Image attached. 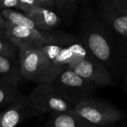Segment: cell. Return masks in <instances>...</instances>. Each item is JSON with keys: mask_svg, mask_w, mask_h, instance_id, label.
Returning a JSON list of instances; mask_svg holds the SVG:
<instances>
[{"mask_svg": "<svg viewBox=\"0 0 127 127\" xmlns=\"http://www.w3.org/2000/svg\"><path fill=\"white\" fill-rule=\"evenodd\" d=\"M37 1L42 7L48 8L52 10L56 7L53 0H37Z\"/></svg>", "mask_w": 127, "mask_h": 127, "instance_id": "obj_20", "label": "cell"}, {"mask_svg": "<svg viewBox=\"0 0 127 127\" xmlns=\"http://www.w3.org/2000/svg\"><path fill=\"white\" fill-rule=\"evenodd\" d=\"M70 68L78 76L93 84L105 86L110 85L112 82L109 72L103 65L87 57Z\"/></svg>", "mask_w": 127, "mask_h": 127, "instance_id": "obj_7", "label": "cell"}, {"mask_svg": "<svg viewBox=\"0 0 127 127\" xmlns=\"http://www.w3.org/2000/svg\"><path fill=\"white\" fill-rule=\"evenodd\" d=\"M87 44L89 48L93 55L101 61H106L109 60L111 50L106 39L98 33H92L89 34Z\"/></svg>", "mask_w": 127, "mask_h": 127, "instance_id": "obj_11", "label": "cell"}, {"mask_svg": "<svg viewBox=\"0 0 127 127\" xmlns=\"http://www.w3.org/2000/svg\"><path fill=\"white\" fill-rule=\"evenodd\" d=\"M51 83L74 107L92 93L93 83L80 77L69 68H63Z\"/></svg>", "mask_w": 127, "mask_h": 127, "instance_id": "obj_4", "label": "cell"}, {"mask_svg": "<svg viewBox=\"0 0 127 127\" xmlns=\"http://www.w3.org/2000/svg\"><path fill=\"white\" fill-rule=\"evenodd\" d=\"M45 127H95L79 116L74 110L51 114Z\"/></svg>", "mask_w": 127, "mask_h": 127, "instance_id": "obj_10", "label": "cell"}, {"mask_svg": "<svg viewBox=\"0 0 127 127\" xmlns=\"http://www.w3.org/2000/svg\"><path fill=\"white\" fill-rule=\"evenodd\" d=\"M4 36L15 46L29 45L40 48L48 44L70 42L67 36L44 30H33L14 25L6 21Z\"/></svg>", "mask_w": 127, "mask_h": 127, "instance_id": "obj_5", "label": "cell"}, {"mask_svg": "<svg viewBox=\"0 0 127 127\" xmlns=\"http://www.w3.org/2000/svg\"><path fill=\"white\" fill-rule=\"evenodd\" d=\"M28 98L35 116L70 112L74 108L58 92L51 83L39 84L31 92Z\"/></svg>", "mask_w": 127, "mask_h": 127, "instance_id": "obj_2", "label": "cell"}, {"mask_svg": "<svg viewBox=\"0 0 127 127\" xmlns=\"http://www.w3.org/2000/svg\"><path fill=\"white\" fill-rule=\"evenodd\" d=\"M19 81L0 77V108L9 106L22 95L18 90Z\"/></svg>", "mask_w": 127, "mask_h": 127, "instance_id": "obj_12", "label": "cell"}, {"mask_svg": "<svg viewBox=\"0 0 127 127\" xmlns=\"http://www.w3.org/2000/svg\"><path fill=\"white\" fill-rule=\"evenodd\" d=\"M1 10L4 19L10 23L29 29L39 30L33 20L25 13H22L13 9H1Z\"/></svg>", "mask_w": 127, "mask_h": 127, "instance_id": "obj_15", "label": "cell"}, {"mask_svg": "<svg viewBox=\"0 0 127 127\" xmlns=\"http://www.w3.org/2000/svg\"><path fill=\"white\" fill-rule=\"evenodd\" d=\"M24 13L33 20L39 30H51L60 22V17L56 13L42 6L30 8Z\"/></svg>", "mask_w": 127, "mask_h": 127, "instance_id": "obj_9", "label": "cell"}, {"mask_svg": "<svg viewBox=\"0 0 127 127\" xmlns=\"http://www.w3.org/2000/svg\"><path fill=\"white\" fill-rule=\"evenodd\" d=\"M53 1L55 4V6H57L61 9L71 8L77 1V0H53Z\"/></svg>", "mask_w": 127, "mask_h": 127, "instance_id": "obj_19", "label": "cell"}, {"mask_svg": "<svg viewBox=\"0 0 127 127\" xmlns=\"http://www.w3.org/2000/svg\"><path fill=\"white\" fill-rule=\"evenodd\" d=\"M19 2V4L21 6V10H22L24 13L29 10L30 8L41 6L37 0H18Z\"/></svg>", "mask_w": 127, "mask_h": 127, "instance_id": "obj_17", "label": "cell"}, {"mask_svg": "<svg viewBox=\"0 0 127 127\" xmlns=\"http://www.w3.org/2000/svg\"><path fill=\"white\" fill-rule=\"evenodd\" d=\"M18 57L22 78L39 84L51 83L61 71L39 48L19 45Z\"/></svg>", "mask_w": 127, "mask_h": 127, "instance_id": "obj_1", "label": "cell"}, {"mask_svg": "<svg viewBox=\"0 0 127 127\" xmlns=\"http://www.w3.org/2000/svg\"><path fill=\"white\" fill-rule=\"evenodd\" d=\"M13 7L21 9L18 0H0V9H12Z\"/></svg>", "mask_w": 127, "mask_h": 127, "instance_id": "obj_18", "label": "cell"}, {"mask_svg": "<svg viewBox=\"0 0 127 127\" xmlns=\"http://www.w3.org/2000/svg\"><path fill=\"white\" fill-rule=\"evenodd\" d=\"M54 43L40 47L41 51L58 68H71L74 65L86 57V52L77 43Z\"/></svg>", "mask_w": 127, "mask_h": 127, "instance_id": "obj_6", "label": "cell"}, {"mask_svg": "<svg viewBox=\"0 0 127 127\" xmlns=\"http://www.w3.org/2000/svg\"><path fill=\"white\" fill-rule=\"evenodd\" d=\"M5 22H6V20L3 17L1 10L0 9V37H5L4 36V33H5V31H6Z\"/></svg>", "mask_w": 127, "mask_h": 127, "instance_id": "obj_21", "label": "cell"}, {"mask_svg": "<svg viewBox=\"0 0 127 127\" xmlns=\"http://www.w3.org/2000/svg\"><path fill=\"white\" fill-rule=\"evenodd\" d=\"M18 48L5 37H0V55L7 57H16Z\"/></svg>", "mask_w": 127, "mask_h": 127, "instance_id": "obj_16", "label": "cell"}, {"mask_svg": "<svg viewBox=\"0 0 127 127\" xmlns=\"http://www.w3.org/2000/svg\"><path fill=\"white\" fill-rule=\"evenodd\" d=\"M31 116L35 114L28 96L21 95L0 113V127H16Z\"/></svg>", "mask_w": 127, "mask_h": 127, "instance_id": "obj_8", "label": "cell"}, {"mask_svg": "<svg viewBox=\"0 0 127 127\" xmlns=\"http://www.w3.org/2000/svg\"></svg>", "mask_w": 127, "mask_h": 127, "instance_id": "obj_24", "label": "cell"}, {"mask_svg": "<svg viewBox=\"0 0 127 127\" xmlns=\"http://www.w3.org/2000/svg\"><path fill=\"white\" fill-rule=\"evenodd\" d=\"M0 77L19 81L21 76L19 57L0 55Z\"/></svg>", "mask_w": 127, "mask_h": 127, "instance_id": "obj_14", "label": "cell"}, {"mask_svg": "<svg viewBox=\"0 0 127 127\" xmlns=\"http://www.w3.org/2000/svg\"><path fill=\"white\" fill-rule=\"evenodd\" d=\"M74 110L84 121L95 127L113 124L124 117L117 107L90 97L78 103Z\"/></svg>", "mask_w": 127, "mask_h": 127, "instance_id": "obj_3", "label": "cell"}, {"mask_svg": "<svg viewBox=\"0 0 127 127\" xmlns=\"http://www.w3.org/2000/svg\"><path fill=\"white\" fill-rule=\"evenodd\" d=\"M106 13L114 29L119 34L127 36V11L110 4L107 6Z\"/></svg>", "mask_w": 127, "mask_h": 127, "instance_id": "obj_13", "label": "cell"}, {"mask_svg": "<svg viewBox=\"0 0 127 127\" xmlns=\"http://www.w3.org/2000/svg\"><path fill=\"white\" fill-rule=\"evenodd\" d=\"M126 81H127V77H126Z\"/></svg>", "mask_w": 127, "mask_h": 127, "instance_id": "obj_23", "label": "cell"}, {"mask_svg": "<svg viewBox=\"0 0 127 127\" xmlns=\"http://www.w3.org/2000/svg\"><path fill=\"white\" fill-rule=\"evenodd\" d=\"M114 127L112 124H109V125H105V126H101V127Z\"/></svg>", "mask_w": 127, "mask_h": 127, "instance_id": "obj_22", "label": "cell"}]
</instances>
